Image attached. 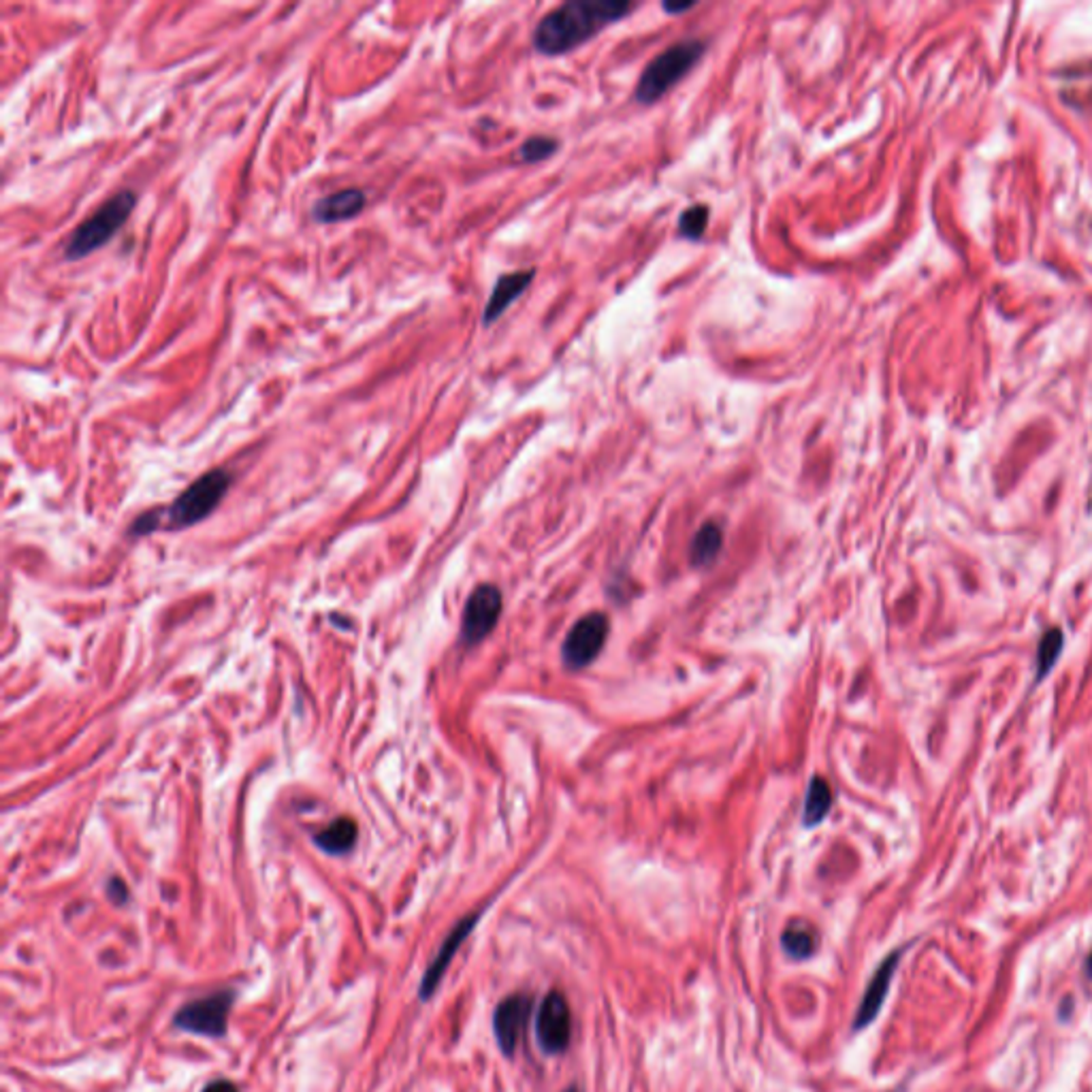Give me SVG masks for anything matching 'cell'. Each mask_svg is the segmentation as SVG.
<instances>
[{"label": "cell", "mask_w": 1092, "mask_h": 1092, "mask_svg": "<svg viewBox=\"0 0 1092 1092\" xmlns=\"http://www.w3.org/2000/svg\"><path fill=\"white\" fill-rule=\"evenodd\" d=\"M694 7V3H664V11L666 13H683V11H690Z\"/></svg>", "instance_id": "cell-23"}, {"label": "cell", "mask_w": 1092, "mask_h": 1092, "mask_svg": "<svg viewBox=\"0 0 1092 1092\" xmlns=\"http://www.w3.org/2000/svg\"><path fill=\"white\" fill-rule=\"evenodd\" d=\"M231 483H233V476L222 468L210 470L208 474L199 476L169 506L165 526L174 529L188 527L210 517L222 502V497L227 495Z\"/></svg>", "instance_id": "cell-4"}, {"label": "cell", "mask_w": 1092, "mask_h": 1092, "mask_svg": "<svg viewBox=\"0 0 1092 1092\" xmlns=\"http://www.w3.org/2000/svg\"><path fill=\"white\" fill-rule=\"evenodd\" d=\"M564 1092H579V1088H576V1086H570V1088H565Z\"/></svg>", "instance_id": "cell-25"}, {"label": "cell", "mask_w": 1092, "mask_h": 1092, "mask_svg": "<svg viewBox=\"0 0 1092 1092\" xmlns=\"http://www.w3.org/2000/svg\"><path fill=\"white\" fill-rule=\"evenodd\" d=\"M557 150H559V141L553 139V137H546V135L529 137V139L521 145L519 158L523 162H540V160H546V158L553 157Z\"/></svg>", "instance_id": "cell-20"}, {"label": "cell", "mask_w": 1092, "mask_h": 1092, "mask_svg": "<svg viewBox=\"0 0 1092 1092\" xmlns=\"http://www.w3.org/2000/svg\"><path fill=\"white\" fill-rule=\"evenodd\" d=\"M898 960H900V952H892L890 956L881 962L879 969L875 971L871 984H868L866 992H864V999L860 1001V1008H858V1013L854 1018V1030L866 1028L877 1018V1013L881 1011V1005H883L885 996H888V990H890L892 977H894V973H897Z\"/></svg>", "instance_id": "cell-10"}, {"label": "cell", "mask_w": 1092, "mask_h": 1092, "mask_svg": "<svg viewBox=\"0 0 1092 1092\" xmlns=\"http://www.w3.org/2000/svg\"><path fill=\"white\" fill-rule=\"evenodd\" d=\"M476 922H478V914L468 916L466 919H461V922L453 928V933L449 936H446L440 952H437V956L434 958L432 965H429V969L425 971L423 982H420V988H418L420 999H429V996L435 992V988H437V984H440V979L444 977L446 969H449V965L453 962L454 953H457L463 941L468 939V935L474 931Z\"/></svg>", "instance_id": "cell-11"}, {"label": "cell", "mask_w": 1092, "mask_h": 1092, "mask_svg": "<svg viewBox=\"0 0 1092 1092\" xmlns=\"http://www.w3.org/2000/svg\"><path fill=\"white\" fill-rule=\"evenodd\" d=\"M709 208L707 205H692V208H687L681 218H678V235L692 239H700L704 235V231H707V222H709Z\"/></svg>", "instance_id": "cell-19"}, {"label": "cell", "mask_w": 1092, "mask_h": 1092, "mask_svg": "<svg viewBox=\"0 0 1092 1092\" xmlns=\"http://www.w3.org/2000/svg\"><path fill=\"white\" fill-rule=\"evenodd\" d=\"M534 269H527V271H512V273H506L502 275L500 280L495 282L491 297H489L487 305H485V314H483V324L489 326L493 324L497 318H500L506 309L510 307V304H514L526 288L529 287L531 282H534Z\"/></svg>", "instance_id": "cell-13"}, {"label": "cell", "mask_w": 1092, "mask_h": 1092, "mask_svg": "<svg viewBox=\"0 0 1092 1092\" xmlns=\"http://www.w3.org/2000/svg\"><path fill=\"white\" fill-rule=\"evenodd\" d=\"M367 194L361 188H346V191L326 194L318 199L312 208V218L321 225H333L355 218L365 210Z\"/></svg>", "instance_id": "cell-12"}, {"label": "cell", "mask_w": 1092, "mask_h": 1092, "mask_svg": "<svg viewBox=\"0 0 1092 1092\" xmlns=\"http://www.w3.org/2000/svg\"><path fill=\"white\" fill-rule=\"evenodd\" d=\"M203 1092H239L233 1082L229 1080H216L203 1088Z\"/></svg>", "instance_id": "cell-21"}, {"label": "cell", "mask_w": 1092, "mask_h": 1092, "mask_svg": "<svg viewBox=\"0 0 1092 1092\" xmlns=\"http://www.w3.org/2000/svg\"><path fill=\"white\" fill-rule=\"evenodd\" d=\"M818 933H815V928L805 924V922H794L789 924L784 935H781V948L787 953L789 958H796V960H806L811 958L815 952H818Z\"/></svg>", "instance_id": "cell-15"}, {"label": "cell", "mask_w": 1092, "mask_h": 1092, "mask_svg": "<svg viewBox=\"0 0 1092 1092\" xmlns=\"http://www.w3.org/2000/svg\"><path fill=\"white\" fill-rule=\"evenodd\" d=\"M235 992L222 990L216 994L203 996L199 1001H193L184 1005L182 1009L176 1013V1027L188 1030L193 1035L213 1037L218 1039L227 1033V1022L231 1008H233Z\"/></svg>", "instance_id": "cell-5"}, {"label": "cell", "mask_w": 1092, "mask_h": 1092, "mask_svg": "<svg viewBox=\"0 0 1092 1092\" xmlns=\"http://www.w3.org/2000/svg\"><path fill=\"white\" fill-rule=\"evenodd\" d=\"M1086 971H1088V975H1090V977H1092V952H1090V956H1088V962H1086Z\"/></svg>", "instance_id": "cell-24"}, {"label": "cell", "mask_w": 1092, "mask_h": 1092, "mask_svg": "<svg viewBox=\"0 0 1092 1092\" xmlns=\"http://www.w3.org/2000/svg\"><path fill=\"white\" fill-rule=\"evenodd\" d=\"M531 1008H534V996L529 994H510L504 999L493 1013V1033L500 1050L506 1056H512L517 1052V1046L521 1042L523 1033H526L527 1020L531 1016Z\"/></svg>", "instance_id": "cell-9"}, {"label": "cell", "mask_w": 1092, "mask_h": 1092, "mask_svg": "<svg viewBox=\"0 0 1092 1092\" xmlns=\"http://www.w3.org/2000/svg\"><path fill=\"white\" fill-rule=\"evenodd\" d=\"M137 205L133 191H120L101 205V208L77 227L65 246L66 261H80L111 242Z\"/></svg>", "instance_id": "cell-3"}, {"label": "cell", "mask_w": 1092, "mask_h": 1092, "mask_svg": "<svg viewBox=\"0 0 1092 1092\" xmlns=\"http://www.w3.org/2000/svg\"><path fill=\"white\" fill-rule=\"evenodd\" d=\"M1063 644L1064 636L1059 627H1052V630H1047L1042 636V642H1039L1037 647V678H1046L1050 675V670L1056 666V661L1061 657Z\"/></svg>", "instance_id": "cell-18"}, {"label": "cell", "mask_w": 1092, "mask_h": 1092, "mask_svg": "<svg viewBox=\"0 0 1092 1092\" xmlns=\"http://www.w3.org/2000/svg\"><path fill=\"white\" fill-rule=\"evenodd\" d=\"M830 809H832V789L824 779L815 777L809 784V789H806L803 824L806 828H815V825L828 818Z\"/></svg>", "instance_id": "cell-16"}, {"label": "cell", "mask_w": 1092, "mask_h": 1092, "mask_svg": "<svg viewBox=\"0 0 1092 1092\" xmlns=\"http://www.w3.org/2000/svg\"><path fill=\"white\" fill-rule=\"evenodd\" d=\"M538 1046L545 1054L557 1056L570 1047L572 1039V1013L562 992H548L540 1003L536 1016Z\"/></svg>", "instance_id": "cell-7"}, {"label": "cell", "mask_w": 1092, "mask_h": 1092, "mask_svg": "<svg viewBox=\"0 0 1092 1092\" xmlns=\"http://www.w3.org/2000/svg\"><path fill=\"white\" fill-rule=\"evenodd\" d=\"M721 545H724V536H721V529L715 526V523H707V526H702L698 531H695V536L692 540V548H690L694 565H709L713 559L717 557Z\"/></svg>", "instance_id": "cell-17"}, {"label": "cell", "mask_w": 1092, "mask_h": 1092, "mask_svg": "<svg viewBox=\"0 0 1092 1092\" xmlns=\"http://www.w3.org/2000/svg\"><path fill=\"white\" fill-rule=\"evenodd\" d=\"M704 51H707V43L700 39L675 43L666 51H661L640 75L639 85H636V101L642 105H653L659 101L700 63Z\"/></svg>", "instance_id": "cell-2"}, {"label": "cell", "mask_w": 1092, "mask_h": 1092, "mask_svg": "<svg viewBox=\"0 0 1092 1092\" xmlns=\"http://www.w3.org/2000/svg\"><path fill=\"white\" fill-rule=\"evenodd\" d=\"M316 845L331 856H342L352 849L357 841V824L350 818H338L314 837Z\"/></svg>", "instance_id": "cell-14"}, {"label": "cell", "mask_w": 1092, "mask_h": 1092, "mask_svg": "<svg viewBox=\"0 0 1092 1092\" xmlns=\"http://www.w3.org/2000/svg\"><path fill=\"white\" fill-rule=\"evenodd\" d=\"M634 9L627 0H570L555 7L536 26L534 47L545 56L565 54L596 37Z\"/></svg>", "instance_id": "cell-1"}, {"label": "cell", "mask_w": 1092, "mask_h": 1092, "mask_svg": "<svg viewBox=\"0 0 1092 1092\" xmlns=\"http://www.w3.org/2000/svg\"><path fill=\"white\" fill-rule=\"evenodd\" d=\"M608 639V619L602 613L584 615L583 619L574 623V627L567 632L562 657L564 664L572 670L587 668L593 659H596L602 649H604Z\"/></svg>", "instance_id": "cell-6"}, {"label": "cell", "mask_w": 1092, "mask_h": 1092, "mask_svg": "<svg viewBox=\"0 0 1092 1092\" xmlns=\"http://www.w3.org/2000/svg\"><path fill=\"white\" fill-rule=\"evenodd\" d=\"M502 615V593L493 584H480L472 593L461 621V639L466 644H476L491 634Z\"/></svg>", "instance_id": "cell-8"}, {"label": "cell", "mask_w": 1092, "mask_h": 1092, "mask_svg": "<svg viewBox=\"0 0 1092 1092\" xmlns=\"http://www.w3.org/2000/svg\"><path fill=\"white\" fill-rule=\"evenodd\" d=\"M109 894H111V898H114L116 902H124V900H126V888H124V883L120 881V879L111 881V883H109Z\"/></svg>", "instance_id": "cell-22"}]
</instances>
